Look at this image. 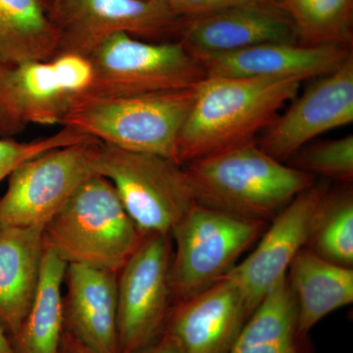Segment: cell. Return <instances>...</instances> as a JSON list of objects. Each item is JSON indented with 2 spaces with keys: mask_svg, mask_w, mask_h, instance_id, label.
I'll use <instances>...</instances> for the list:
<instances>
[{
  "mask_svg": "<svg viewBox=\"0 0 353 353\" xmlns=\"http://www.w3.org/2000/svg\"><path fill=\"white\" fill-rule=\"evenodd\" d=\"M299 78L206 77L176 141L183 165L257 143L288 101L299 94Z\"/></svg>",
  "mask_w": 353,
  "mask_h": 353,
  "instance_id": "cell-1",
  "label": "cell"
},
{
  "mask_svg": "<svg viewBox=\"0 0 353 353\" xmlns=\"http://www.w3.org/2000/svg\"><path fill=\"white\" fill-rule=\"evenodd\" d=\"M196 203L245 219L267 221L315 176L267 154L257 143L183 165Z\"/></svg>",
  "mask_w": 353,
  "mask_h": 353,
  "instance_id": "cell-2",
  "label": "cell"
},
{
  "mask_svg": "<svg viewBox=\"0 0 353 353\" xmlns=\"http://www.w3.org/2000/svg\"><path fill=\"white\" fill-rule=\"evenodd\" d=\"M197 85L119 97L81 92L60 126L121 150L160 155L178 163L176 141L196 101Z\"/></svg>",
  "mask_w": 353,
  "mask_h": 353,
  "instance_id": "cell-3",
  "label": "cell"
},
{
  "mask_svg": "<svg viewBox=\"0 0 353 353\" xmlns=\"http://www.w3.org/2000/svg\"><path fill=\"white\" fill-rule=\"evenodd\" d=\"M143 236L112 183L99 174L85 180L43 228L44 248L67 264L88 265L116 274Z\"/></svg>",
  "mask_w": 353,
  "mask_h": 353,
  "instance_id": "cell-4",
  "label": "cell"
},
{
  "mask_svg": "<svg viewBox=\"0 0 353 353\" xmlns=\"http://www.w3.org/2000/svg\"><path fill=\"white\" fill-rule=\"evenodd\" d=\"M95 173L108 179L141 233L171 234L196 203L182 165L99 141Z\"/></svg>",
  "mask_w": 353,
  "mask_h": 353,
  "instance_id": "cell-5",
  "label": "cell"
},
{
  "mask_svg": "<svg viewBox=\"0 0 353 353\" xmlns=\"http://www.w3.org/2000/svg\"><path fill=\"white\" fill-rule=\"evenodd\" d=\"M92 78L85 94L139 95L194 88L206 78L201 62L180 41L150 43L124 32L88 57Z\"/></svg>",
  "mask_w": 353,
  "mask_h": 353,
  "instance_id": "cell-6",
  "label": "cell"
},
{
  "mask_svg": "<svg viewBox=\"0 0 353 353\" xmlns=\"http://www.w3.org/2000/svg\"><path fill=\"white\" fill-rule=\"evenodd\" d=\"M265 227L266 221L245 219L196 202L171 232L176 245L173 296L180 301L192 296L224 276Z\"/></svg>",
  "mask_w": 353,
  "mask_h": 353,
  "instance_id": "cell-7",
  "label": "cell"
},
{
  "mask_svg": "<svg viewBox=\"0 0 353 353\" xmlns=\"http://www.w3.org/2000/svg\"><path fill=\"white\" fill-rule=\"evenodd\" d=\"M50 13L59 31L57 57L87 59L119 32L150 43L178 41L187 22L166 2L148 0H57Z\"/></svg>",
  "mask_w": 353,
  "mask_h": 353,
  "instance_id": "cell-8",
  "label": "cell"
},
{
  "mask_svg": "<svg viewBox=\"0 0 353 353\" xmlns=\"http://www.w3.org/2000/svg\"><path fill=\"white\" fill-rule=\"evenodd\" d=\"M92 78L90 61L75 54L0 65V137L15 136L30 124L60 125Z\"/></svg>",
  "mask_w": 353,
  "mask_h": 353,
  "instance_id": "cell-9",
  "label": "cell"
},
{
  "mask_svg": "<svg viewBox=\"0 0 353 353\" xmlns=\"http://www.w3.org/2000/svg\"><path fill=\"white\" fill-rule=\"evenodd\" d=\"M99 141L41 153L9 175L0 199V228H43L76 190L95 175Z\"/></svg>",
  "mask_w": 353,
  "mask_h": 353,
  "instance_id": "cell-10",
  "label": "cell"
},
{
  "mask_svg": "<svg viewBox=\"0 0 353 353\" xmlns=\"http://www.w3.org/2000/svg\"><path fill=\"white\" fill-rule=\"evenodd\" d=\"M171 234H146L117 275L120 353H137L161 338L173 296Z\"/></svg>",
  "mask_w": 353,
  "mask_h": 353,
  "instance_id": "cell-11",
  "label": "cell"
},
{
  "mask_svg": "<svg viewBox=\"0 0 353 353\" xmlns=\"http://www.w3.org/2000/svg\"><path fill=\"white\" fill-rule=\"evenodd\" d=\"M329 190L328 183L315 182L297 194L276 215L248 259L230 270L243 290L250 315L307 245Z\"/></svg>",
  "mask_w": 353,
  "mask_h": 353,
  "instance_id": "cell-12",
  "label": "cell"
},
{
  "mask_svg": "<svg viewBox=\"0 0 353 353\" xmlns=\"http://www.w3.org/2000/svg\"><path fill=\"white\" fill-rule=\"evenodd\" d=\"M353 122V53L340 68L317 78L262 132L257 145L280 162L324 132Z\"/></svg>",
  "mask_w": 353,
  "mask_h": 353,
  "instance_id": "cell-13",
  "label": "cell"
},
{
  "mask_svg": "<svg viewBox=\"0 0 353 353\" xmlns=\"http://www.w3.org/2000/svg\"><path fill=\"white\" fill-rule=\"evenodd\" d=\"M250 313L231 272L172 306L164 334L183 353H229Z\"/></svg>",
  "mask_w": 353,
  "mask_h": 353,
  "instance_id": "cell-14",
  "label": "cell"
},
{
  "mask_svg": "<svg viewBox=\"0 0 353 353\" xmlns=\"http://www.w3.org/2000/svg\"><path fill=\"white\" fill-rule=\"evenodd\" d=\"M194 57L225 54L267 43H299L278 4L226 9L187 19L179 39Z\"/></svg>",
  "mask_w": 353,
  "mask_h": 353,
  "instance_id": "cell-15",
  "label": "cell"
},
{
  "mask_svg": "<svg viewBox=\"0 0 353 353\" xmlns=\"http://www.w3.org/2000/svg\"><path fill=\"white\" fill-rule=\"evenodd\" d=\"M352 48L341 46L309 48L299 43H267L225 54L196 57L206 77L299 78L308 80L333 73Z\"/></svg>",
  "mask_w": 353,
  "mask_h": 353,
  "instance_id": "cell-16",
  "label": "cell"
},
{
  "mask_svg": "<svg viewBox=\"0 0 353 353\" xmlns=\"http://www.w3.org/2000/svg\"><path fill=\"white\" fill-rule=\"evenodd\" d=\"M117 275L83 264H67L65 331L94 353H120Z\"/></svg>",
  "mask_w": 353,
  "mask_h": 353,
  "instance_id": "cell-17",
  "label": "cell"
},
{
  "mask_svg": "<svg viewBox=\"0 0 353 353\" xmlns=\"http://www.w3.org/2000/svg\"><path fill=\"white\" fill-rule=\"evenodd\" d=\"M43 253V228H0V323L12 336L36 296Z\"/></svg>",
  "mask_w": 353,
  "mask_h": 353,
  "instance_id": "cell-18",
  "label": "cell"
},
{
  "mask_svg": "<svg viewBox=\"0 0 353 353\" xmlns=\"http://www.w3.org/2000/svg\"><path fill=\"white\" fill-rule=\"evenodd\" d=\"M288 270L296 304L297 332L303 338L330 313L353 303L352 267L334 264L304 248Z\"/></svg>",
  "mask_w": 353,
  "mask_h": 353,
  "instance_id": "cell-19",
  "label": "cell"
},
{
  "mask_svg": "<svg viewBox=\"0 0 353 353\" xmlns=\"http://www.w3.org/2000/svg\"><path fill=\"white\" fill-rule=\"evenodd\" d=\"M59 31L46 0H0V65L50 61Z\"/></svg>",
  "mask_w": 353,
  "mask_h": 353,
  "instance_id": "cell-20",
  "label": "cell"
},
{
  "mask_svg": "<svg viewBox=\"0 0 353 353\" xmlns=\"http://www.w3.org/2000/svg\"><path fill=\"white\" fill-rule=\"evenodd\" d=\"M67 263L44 248L38 289L22 326L13 338L16 353H60L65 332L63 296Z\"/></svg>",
  "mask_w": 353,
  "mask_h": 353,
  "instance_id": "cell-21",
  "label": "cell"
},
{
  "mask_svg": "<svg viewBox=\"0 0 353 353\" xmlns=\"http://www.w3.org/2000/svg\"><path fill=\"white\" fill-rule=\"evenodd\" d=\"M296 314V301L285 276L248 317L229 353H305Z\"/></svg>",
  "mask_w": 353,
  "mask_h": 353,
  "instance_id": "cell-22",
  "label": "cell"
},
{
  "mask_svg": "<svg viewBox=\"0 0 353 353\" xmlns=\"http://www.w3.org/2000/svg\"><path fill=\"white\" fill-rule=\"evenodd\" d=\"M296 31L297 43L314 48L353 44V0H276Z\"/></svg>",
  "mask_w": 353,
  "mask_h": 353,
  "instance_id": "cell-23",
  "label": "cell"
},
{
  "mask_svg": "<svg viewBox=\"0 0 353 353\" xmlns=\"http://www.w3.org/2000/svg\"><path fill=\"white\" fill-rule=\"evenodd\" d=\"M307 245L316 254L341 266L353 265L352 190L328 192Z\"/></svg>",
  "mask_w": 353,
  "mask_h": 353,
  "instance_id": "cell-24",
  "label": "cell"
},
{
  "mask_svg": "<svg viewBox=\"0 0 353 353\" xmlns=\"http://www.w3.org/2000/svg\"><path fill=\"white\" fill-rule=\"evenodd\" d=\"M289 161L290 166L314 176L352 182L353 136L303 146Z\"/></svg>",
  "mask_w": 353,
  "mask_h": 353,
  "instance_id": "cell-25",
  "label": "cell"
},
{
  "mask_svg": "<svg viewBox=\"0 0 353 353\" xmlns=\"http://www.w3.org/2000/svg\"><path fill=\"white\" fill-rule=\"evenodd\" d=\"M92 139H95L67 127H62L59 132L50 137L28 143H18L0 138V182L10 175L19 165L41 153L64 146L87 143Z\"/></svg>",
  "mask_w": 353,
  "mask_h": 353,
  "instance_id": "cell-26",
  "label": "cell"
},
{
  "mask_svg": "<svg viewBox=\"0 0 353 353\" xmlns=\"http://www.w3.org/2000/svg\"><path fill=\"white\" fill-rule=\"evenodd\" d=\"M167 4L176 15L192 19L236 7L277 4V2L276 0H168Z\"/></svg>",
  "mask_w": 353,
  "mask_h": 353,
  "instance_id": "cell-27",
  "label": "cell"
},
{
  "mask_svg": "<svg viewBox=\"0 0 353 353\" xmlns=\"http://www.w3.org/2000/svg\"><path fill=\"white\" fill-rule=\"evenodd\" d=\"M137 353H183L182 350L176 345L175 341L166 334H162L161 338L158 339L152 345L143 348Z\"/></svg>",
  "mask_w": 353,
  "mask_h": 353,
  "instance_id": "cell-28",
  "label": "cell"
},
{
  "mask_svg": "<svg viewBox=\"0 0 353 353\" xmlns=\"http://www.w3.org/2000/svg\"><path fill=\"white\" fill-rule=\"evenodd\" d=\"M60 353H94L88 350L80 341L76 340L66 331L64 332L62 339L61 350Z\"/></svg>",
  "mask_w": 353,
  "mask_h": 353,
  "instance_id": "cell-29",
  "label": "cell"
},
{
  "mask_svg": "<svg viewBox=\"0 0 353 353\" xmlns=\"http://www.w3.org/2000/svg\"><path fill=\"white\" fill-rule=\"evenodd\" d=\"M6 330L0 323V353H16L12 343L8 340Z\"/></svg>",
  "mask_w": 353,
  "mask_h": 353,
  "instance_id": "cell-30",
  "label": "cell"
},
{
  "mask_svg": "<svg viewBox=\"0 0 353 353\" xmlns=\"http://www.w3.org/2000/svg\"><path fill=\"white\" fill-rule=\"evenodd\" d=\"M148 1H161V2H166L168 1V0H148Z\"/></svg>",
  "mask_w": 353,
  "mask_h": 353,
  "instance_id": "cell-31",
  "label": "cell"
},
{
  "mask_svg": "<svg viewBox=\"0 0 353 353\" xmlns=\"http://www.w3.org/2000/svg\"><path fill=\"white\" fill-rule=\"evenodd\" d=\"M51 1H52V4L54 3L55 1H57V0H51Z\"/></svg>",
  "mask_w": 353,
  "mask_h": 353,
  "instance_id": "cell-32",
  "label": "cell"
}]
</instances>
